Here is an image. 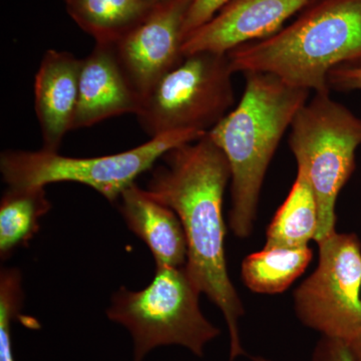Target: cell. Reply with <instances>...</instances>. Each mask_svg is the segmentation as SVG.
<instances>
[{"label": "cell", "mask_w": 361, "mask_h": 361, "mask_svg": "<svg viewBox=\"0 0 361 361\" xmlns=\"http://www.w3.org/2000/svg\"><path fill=\"white\" fill-rule=\"evenodd\" d=\"M152 172L149 192L172 209L186 235L185 268L195 286L224 315L230 336L229 361L245 356L239 322L243 303L227 269L223 199L231 170L208 134L167 152Z\"/></svg>", "instance_id": "obj_1"}, {"label": "cell", "mask_w": 361, "mask_h": 361, "mask_svg": "<svg viewBox=\"0 0 361 361\" xmlns=\"http://www.w3.org/2000/svg\"><path fill=\"white\" fill-rule=\"evenodd\" d=\"M246 84L236 108L209 137L224 153L231 170L229 224L235 236H250L268 167L310 92L285 84L271 73H245Z\"/></svg>", "instance_id": "obj_2"}, {"label": "cell", "mask_w": 361, "mask_h": 361, "mask_svg": "<svg viewBox=\"0 0 361 361\" xmlns=\"http://www.w3.org/2000/svg\"><path fill=\"white\" fill-rule=\"evenodd\" d=\"M233 73H266L314 94L330 71L361 66V0H314L290 25L228 52Z\"/></svg>", "instance_id": "obj_3"}, {"label": "cell", "mask_w": 361, "mask_h": 361, "mask_svg": "<svg viewBox=\"0 0 361 361\" xmlns=\"http://www.w3.org/2000/svg\"><path fill=\"white\" fill-rule=\"evenodd\" d=\"M200 294L185 266H156L155 276L146 288L118 289L106 315L129 331L134 361H144L154 349L171 345L202 357L220 329L202 313Z\"/></svg>", "instance_id": "obj_4"}, {"label": "cell", "mask_w": 361, "mask_h": 361, "mask_svg": "<svg viewBox=\"0 0 361 361\" xmlns=\"http://www.w3.org/2000/svg\"><path fill=\"white\" fill-rule=\"evenodd\" d=\"M289 146L317 203L318 242L336 231L337 198L355 169L361 118L329 92L314 94L293 118Z\"/></svg>", "instance_id": "obj_5"}, {"label": "cell", "mask_w": 361, "mask_h": 361, "mask_svg": "<svg viewBox=\"0 0 361 361\" xmlns=\"http://www.w3.org/2000/svg\"><path fill=\"white\" fill-rule=\"evenodd\" d=\"M205 135L193 130L168 133L151 137L129 151L94 158H73L44 149L4 151L0 156V171L8 187H45L52 183L75 182L96 190L114 203L170 149Z\"/></svg>", "instance_id": "obj_6"}, {"label": "cell", "mask_w": 361, "mask_h": 361, "mask_svg": "<svg viewBox=\"0 0 361 361\" xmlns=\"http://www.w3.org/2000/svg\"><path fill=\"white\" fill-rule=\"evenodd\" d=\"M227 54L196 52L166 73L142 99L137 118L151 137L168 133H207L235 103Z\"/></svg>", "instance_id": "obj_7"}, {"label": "cell", "mask_w": 361, "mask_h": 361, "mask_svg": "<svg viewBox=\"0 0 361 361\" xmlns=\"http://www.w3.org/2000/svg\"><path fill=\"white\" fill-rule=\"evenodd\" d=\"M316 243L317 267L294 291V311L308 329L348 343L361 332V241L334 231Z\"/></svg>", "instance_id": "obj_8"}, {"label": "cell", "mask_w": 361, "mask_h": 361, "mask_svg": "<svg viewBox=\"0 0 361 361\" xmlns=\"http://www.w3.org/2000/svg\"><path fill=\"white\" fill-rule=\"evenodd\" d=\"M192 0H171L111 44L130 85L142 99L184 58L185 20Z\"/></svg>", "instance_id": "obj_9"}, {"label": "cell", "mask_w": 361, "mask_h": 361, "mask_svg": "<svg viewBox=\"0 0 361 361\" xmlns=\"http://www.w3.org/2000/svg\"><path fill=\"white\" fill-rule=\"evenodd\" d=\"M314 0H231L208 23L188 35L184 56L196 52L228 54L240 45L266 39Z\"/></svg>", "instance_id": "obj_10"}, {"label": "cell", "mask_w": 361, "mask_h": 361, "mask_svg": "<svg viewBox=\"0 0 361 361\" xmlns=\"http://www.w3.org/2000/svg\"><path fill=\"white\" fill-rule=\"evenodd\" d=\"M141 104V97L123 73L113 45L96 44L82 59L73 130L126 114L137 115Z\"/></svg>", "instance_id": "obj_11"}, {"label": "cell", "mask_w": 361, "mask_h": 361, "mask_svg": "<svg viewBox=\"0 0 361 361\" xmlns=\"http://www.w3.org/2000/svg\"><path fill=\"white\" fill-rule=\"evenodd\" d=\"M82 59L68 51L49 49L35 75V108L42 135V149L59 152L73 130L78 101Z\"/></svg>", "instance_id": "obj_12"}, {"label": "cell", "mask_w": 361, "mask_h": 361, "mask_svg": "<svg viewBox=\"0 0 361 361\" xmlns=\"http://www.w3.org/2000/svg\"><path fill=\"white\" fill-rule=\"evenodd\" d=\"M118 203L123 220L130 231L149 247L156 266H186V235L172 209L135 183L123 192Z\"/></svg>", "instance_id": "obj_13"}, {"label": "cell", "mask_w": 361, "mask_h": 361, "mask_svg": "<svg viewBox=\"0 0 361 361\" xmlns=\"http://www.w3.org/2000/svg\"><path fill=\"white\" fill-rule=\"evenodd\" d=\"M68 16L96 44H114L153 13L144 0H65Z\"/></svg>", "instance_id": "obj_14"}, {"label": "cell", "mask_w": 361, "mask_h": 361, "mask_svg": "<svg viewBox=\"0 0 361 361\" xmlns=\"http://www.w3.org/2000/svg\"><path fill=\"white\" fill-rule=\"evenodd\" d=\"M51 209L44 187H8L0 202V257L27 246L39 232V221Z\"/></svg>", "instance_id": "obj_15"}, {"label": "cell", "mask_w": 361, "mask_h": 361, "mask_svg": "<svg viewBox=\"0 0 361 361\" xmlns=\"http://www.w3.org/2000/svg\"><path fill=\"white\" fill-rule=\"evenodd\" d=\"M318 207L314 194L302 173L296 179L288 196L279 207L266 234L265 248H300L316 239Z\"/></svg>", "instance_id": "obj_16"}, {"label": "cell", "mask_w": 361, "mask_h": 361, "mask_svg": "<svg viewBox=\"0 0 361 361\" xmlns=\"http://www.w3.org/2000/svg\"><path fill=\"white\" fill-rule=\"evenodd\" d=\"M310 246L300 248H263L242 262L241 276L249 290L259 294L286 291L307 269L312 260Z\"/></svg>", "instance_id": "obj_17"}, {"label": "cell", "mask_w": 361, "mask_h": 361, "mask_svg": "<svg viewBox=\"0 0 361 361\" xmlns=\"http://www.w3.org/2000/svg\"><path fill=\"white\" fill-rule=\"evenodd\" d=\"M23 276L16 268H2L0 272V361H16L13 348L14 318L23 303Z\"/></svg>", "instance_id": "obj_18"}, {"label": "cell", "mask_w": 361, "mask_h": 361, "mask_svg": "<svg viewBox=\"0 0 361 361\" xmlns=\"http://www.w3.org/2000/svg\"><path fill=\"white\" fill-rule=\"evenodd\" d=\"M231 0H192L185 20L183 35H188L208 23L218 11Z\"/></svg>", "instance_id": "obj_19"}, {"label": "cell", "mask_w": 361, "mask_h": 361, "mask_svg": "<svg viewBox=\"0 0 361 361\" xmlns=\"http://www.w3.org/2000/svg\"><path fill=\"white\" fill-rule=\"evenodd\" d=\"M311 361H355L348 342L322 336L316 343Z\"/></svg>", "instance_id": "obj_20"}, {"label": "cell", "mask_w": 361, "mask_h": 361, "mask_svg": "<svg viewBox=\"0 0 361 361\" xmlns=\"http://www.w3.org/2000/svg\"><path fill=\"white\" fill-rule=\"evenodd\" d=\"M329 89L339 92L361 90V66H342L330 71Z\"/></svg>", "instance_id": "obj_21"}, {"label": "cell", "mask_w": 361, "mask_h": 361, "mask_svg": "<svg viewBox=\"0 0 361 361\" xmlns=\"http://www.w3.org/2000/svg\"><path fill=\"white\" fill-rule=\"evenodd\" d=\"M348 344L353 360L355 361H361V332L355 339L348 342Z\"/></svg>", "instance_id": "obj_22"}, {"label": "cell", "mask_w": 361, "mask_h": 361, "mask_svg": "<svg viewBox=\"0 0 361 361\" xmlns=\"http://www.w3.org/2000/svg\"><path fill=\"white\" fill-rule=\"evenodd\" d=\"M146 4H148L149 6H151L152 7H154V8H156V7L163 6V4H168L169 1H171V0H144Z\"/></svg>", "instance_id": "obj_23"}]
</instances>
